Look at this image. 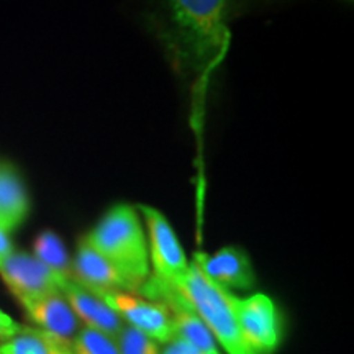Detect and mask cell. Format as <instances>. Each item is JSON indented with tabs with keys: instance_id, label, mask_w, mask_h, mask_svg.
Listing matches in <instances>:
<instances>
[{
	"instance_id": "16",
	"label": "cell",
	"mask_w": 354,
	"mask_h": 354,
	"mask_svg": "<svg viewBox=\"0 0 354 354\" xmlns=\"http://www.w3.org/2000/svg\"><path fill=\"white\" fill-rule=\"evenodd\" d=\"M115 339L120 354H159L161 351L159 343L128 325L123 326Z\"/></svg>"
},
{
	"instance_id": "11",
	"label": "cell",
	"mask_w": 354,
	"mask_h": 354,
	"mask_svg": "<svg viewBox=\"0 0 354 354\" xmlns=\"http://www.w3.org/2000/svg\"><path fill=\"white\" fill-rule=\"evenodd\" d=\"M21 307L25 308L26 317L37 325L35 328L48 331L68 343L73 342L74 336L82 328L81 322L74 315L73 308L61 292L26 300Z\"/></svg>"
},
{
	"instance_id": "9",
	"label": "cell",
	"mask_w": 354,
	"mask_h": 354,
	"mask_svg": "<svg viewBox=\"0 0 354 354\" xmlns=\"http://www.w3.org/2000/svg\"><path fill=\"white\" fill-rule=\"evenodd\" d=\"M61 294L68 300L74 315L86 328H92L117 338L120 330L125 326L122 318L109 307L104 300L79 286L74 279H63L59 284Z\"/></svg>"
},
{
	"instance_id": "18",
	"label": "cell",
	"mask_w": 354,
	"mask_h": 354,
	"mask_svg": "<svg viewBox=\"0 0 354 354\" xmlns=\"http://www.w3.org/2000/svg\"><path fill=\"white\" fill-rule=\"evenodd\" d=\"M159 354H202V353L197 351L192 344H189L187 342H184V339L174 336L169 343L165 344V348L159 351Z\"/></svg>"
},
{
	"instance_id": "6",
	"label": "cell",
	"mask_w": 354,
	"mask_h": 354,
	"mask_svg": "<svg viewBox=\"0 0 354 354\" xmlns=\"http://www.w3.org/2000/svg\"><path fill=\"white\" fill-rule=\"evenodd\" d=\"M92 294L104 300L125 325L133 326L156 343L166 344L174 338L171 313L165 304L133 292L105 290Z\"/></svg>"
},
{
	"instance_id": "17",
	"label": "cell",
	"mask_w": 354,
	"mask_h": 354,
	"mask_svg": "<svg viewBox=\"0 0 354 354\" xmlns=\"http://www.w3.org/2000/svg\"><path fill=\"white\" fill-rule=\"evenodd\" d=\"M21 328H24V325H20V323L13 320L10 315H7L3 310H0V342L19 335Z\"/></svg>"
},
{
	"instance_id": "7",
	"label": "cell",
	"mask_w": 354,
	"mask_h": 354,
	"mask_svg": "<svg viewBox=\"0 0 354 354\" xmlns=\"http://www.w3.org/2000/svg\"><path fill=\"white\" fill-rule=\"evenodd\" d=\"M0 277L20 304L43 295L57 294L61 292L59 284L63 281L33 254L19 251H13L0 263Z\"/></svg>"
},
{
	"instance_id": "2",
	"label": "cell",
	"mask_w": 354,
	"mask_h": 354,
	"mask_svg": "<svg viewBox=\"0 0 354 354\" xmlns=\"http://www.w3.org/2000/svg\"><path fill=\"white\" fill-rule=\"evenodd\" d=\"M82 240L104 256L136 294L151 276L148 241L135 207H112Z\"/></svg>"
},
{
	"instance_id": "10",
	"label": "cell",
	"mask_w": 354,
	"mask_h": 354,
	"mask_svg": "<svg viewBox=\"0 0 354 354\" xmlns=\"http://www.w3.org/2000/svg\"><path fill=\"white\" fill-rule=\"evenodd\" d=\"M71 276L88 292L120 290L136 294L127 279L84 240L79 243L74 261H71Z\"/></svg>"
},
{
	"instance_id": "14",
	"label": "cell",
	"mask_w": 354,
	"mask_h": 354,
	"mask_svg": "<svg viewBox=\"0 0 354 354\" xmlns=\"http://www.w3.org/2000/svg\"><path fill=\"white\" fill-rule=\"evenodd\" d=\"M35 258L46 266L59 279H73L71 276V259L64 243L53 232L39 233L33 245Z\"/></svg>"
},
{
	"instance_id": "1",
	"label": "cell",
	"mask_w": 354,
	"mask_h": 354,
	"mask_svg": "<svg viewBox=\"0 0 354 354\" xmlns=\"http://www.w3.org/2000/svg\"><path fill=\"white\" fill-rule=\"evenodd\" d=\"M165 46L183 77H203L228 43V0H166Z\"/></svg>"
},
{
	"instance_id": "4",
	"label": "cell",
	"mask_w": 354,
	"mask_h": 354,
	"mask_svg": "<svg viewBox=\"0 0 354 354\" xmlns=\"http://www.w3.org/2000/svg\"><path fill=\"white\" fill-rule=\"evenodd\" d=\"M143 215L146 232H148V254L149 266L153 268L151 276L165 284L174 287L180 286L189 271V261L183 246L177 240L169 220L158 209L149 205H138Z\"/></svg>"
},
{
	"instance_id": "13",
	"label": "cell",
	"mask_w": 354,
	"mask_h": 354,
	"mask_svg": "<svg viewBox=\"0 0 354 354\" xmlns=\"http://www.w3.org/2000/svg\"><path fill=\"white\" fill-rule=\"evenodd\" d=\"M0 354H73L71 343L35 326H24L19 335L0 342Z\"/></svg>"
},
{
	"instance_id": "8",
	"label": "cell",
	"mask_w": 354,
	"mask_h": 354,
	"mask_svg": "<svg viewBox=\"0 0 354 354\" xmlns=\"http://www.w3.org/2000/svg\"><path fill=\"white\" fill-rule=\"evenodd\" d=\"M192 263L225 290H251L256 284L250 256L238 246H225L214 254L197 251Z\"/></svg>"
},
{
	"instance_id": "15",
	"label": "cell",
	"mask_w": 354,
	"mask_h": 354,
	"mask_svg": "<svg viewBox=\"0 0 354 354\" xmlns=\"http://www.w3.org/2000/svg\"><path fill=\"white\" fill-rule=\"evenodd\" d=\"M74 354H120L117 339L102 331L82 326L71 342Z\"/></svg>"
},
{
	"instance_id": "19",
	"label": "cell",
	"mask_w": 354,
	"mask_h": 354,
	"mask_svg": "<svg viewBox=\"0 0 354 354\" xmlns=\"http://www.w3.org/2000/svg\"><path fill=\"white\" fill-rule=\"evenodd\" d=\"M12 253H13V246H12L10 238H8V233L0 228V263H2V261L6 259L7 256H10Z\"/></svg>"
},
{
	"instance_id": "12",
	"label": "cell",
	"mask_w": 354,
	"mask_h": 354,
	"mask_svg": "<svg viewBox=\"0 0 354 354\" xmlns=\"http://www.w3.org/2000/svg\"><path fill=\"white\" fill-rule=\"evenodd\" d=\"M30 210L24 180L15 167L0 162V228L12 233L24 223Z\"/></svg>"
},
{
	"instance_id": "5",
	"label": "cell",
	"mask_w": 354,
	"mask_h": 354,
	"mask_svg": "<svg viewBox=\"0 0 354 354\" xmlns=\"http://www.w3.org/2000/svg\"><path fill=\"white\" fill-rule=\"evenodd\" d=\"M238 326L254 354H274L281 344V317L274 300L266 294L250 297L230 295Z\"/></svg>"
},
{
	"instance_id": "3",
	"label": "cell",
	"mask_w": 354,
	"mask_h": 354,
	"mask_svg": "<svg viewBox=\"0 0 354 354\" xmlns=\"http://www.w3.org/2000/svg\"><path fill=\"white\" fill-rule=\"evenodd\" d=\"M177 290L205 323L223 354H254L238 326L230 300L232 292L212 282L194 263H190L189 271Z\"/></svg>"
},
{
	"instance_id": "20",
	"label": "cell",
	"mask_w": 354,
	"mask_h": 354,
	"mask_svg": "<svg viewBox=\"0 0 354 354\" xmlns=\"http://www.w3.org/2000/svg\"><path fill=\"white\" fill-rule=\"evenodd\" d=\"M73 354H74V353H73Z\"/></svg>"
}]
</instances>
